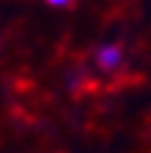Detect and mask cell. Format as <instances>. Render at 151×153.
Returning <instances> with one entry per match:
<instances>
[{
  "instance_id": "cell-1",
  "label": "cell",
  "mask_w": 151,
  "mask_h": 153,
  "mask_svg": "<svg viewBox=\"0 0 151 153\" xmlns=\"http://www.w3.org/2000/svg\"><path fill=\"white\" fill-rule=\"evenodd\" d=\"M98 66L102 71H115L122 63V46L120 44H105L98 49Z\"/></svg>"
},
{
  "instance_id": "cell-2",
  "label": "cell",
  "mask_w": 151,
  "mask_h": 153,
  "mask_svg": "<svg viewBox=\"0 0 151 153\" xmlns=\"http://www.w3.org/2000/svg\"><path fill=\"white\" fill-rule=\"evenodd\" d=\"M49 5H54V7H64V5H68L71 0H46Z\"/></svg>"
}]
</instances>
